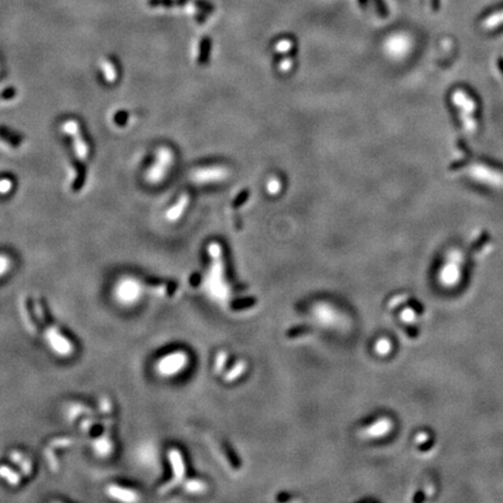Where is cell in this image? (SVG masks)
<instances>
[{
    "label": "cell",
    "instance_id": "1",
    "mask_svg": "<svg viewBox=\"0 0 503 503\" xmlns=\"http://www.w3.org/2000/svg\"><path fill=\"white\" fill-rule=\"evenodd\" d=\"M34 309L40 322L42 323V325H43L45 333L48 334V340L50 344H52L54 350L57 351L61 355L69 354L71 350H73V346H71V344L68 339L63 337V334L60 332V330H58L56 326L48 319L47 318L48 316L45 317L43 305L41 304V302L39 300H35Z\"/></svg>",
    "mask_w": 503,
    "mask_h": 503
},
{
    "label": "cell",
    "instance_id": "2",
    "mask_svg": "<svg viewBox=\"0 0 503 503\" xmlns=\"http://www.w3.org/2000/svg\"><path fill=\"white\" fill-rule=\"evenodd\" d=\"M464 257L459 250H452L448 253L444 265L439 271V282L444 287H455L459 284L463 275Z\"/></svg>",
    "mask_w": 503,
    "mask_h": 503
},
{
    "label": "cell",
    "instance_id": "3",
    "mask_svg": "<svg viewBox=\"0 0 503 503\" xmlns=\"http://www.w3.org/2000/svg\"><path fill=\"white\" fill-rule=\"evenodd\" d=\"M453 104L460 110V119L463 121L465 129L468 133H473L476 129V120L474 113L476 111V104L467 94L464 91L456 90L452 96Z\"/></svg>",
    "mask_w": 503,
    "mask_h": 503
},
{
    "label": "cell",
    "instance_id": "4",
    "mask_svg": "<svg viewBox=\"0 0 503 503\" xmlns=\"http://www.w3.org/2000/svg\"><path fill=\"white\" fill-rule=\"evenodd\" d=\"M466 173L473 179L492 188H503V174L485 165H473L467 168Z\"/></svg>",
    "mask_w": 503,
    "mask_h": 503
},
{
    "label": "cell",
    "instance_id": "5",
    "mask_svg": "<svg viewBox=\"0 0 503 503\" xmlns=\"http://www.w3.org/2000/svg\"><path fill=\"white\" fill-rule=\"evenodd\" d=\"M171 162H173V154H171L169 148L162 147V148L157 150L156 162H155L154 166L149 169L148 174H147V179L152 183L160 182L163 178V176L166 175L168 168H169L171 165Z\"/></svg>",
    "mask_w": 503,
    "mask_h": 503
},
{
    "label": "cell",
    "instance_id": "6",
    "mask_svg": "<svg viewBox=\"0 0 503 503\" xmlns=\"http://www.w3.org/2000/svg\"><path fill=\"white\" fill-rule=\"evenodd\" d=\"M62 128L63 131L73 138L75 150H76L77 156L81 158V160H85L89 150H87L86 142L83 140V138L81 135V129H79L78 124L75 120H68L63 124Z\"/></svg>",
    "mask_w": 503,
    "mask_h": 503
},
{
    "label": "cell",
    "instance_id": "7",
    "mask_svg": "<svg viewBox=\"0 0 503 503\" xmlns=\"http://www.w3.org/2000/svg\"><path fill=\"white\" fill-rule=\"evenodd\" d=\"M187 362V355L181 352H176L170 355H167L158 363V371L163 375H173L176 372L182 370Z\"/></svg>",
    "mask_w": 503,
    "mask_h": 503
},
{
    "label": "cell",
    "instance_id": "8",
    "mask_svg": "<svg viewBox=\"0 0 503 503\" xmlns=\"http://www.w3.org/2000/svg\"><path fill=\"white\" fill-rule=\"evenodd\" d=\"M169 458H170L171 465H173V469H174V479L170 480L167 485L163 486V487L160 489L161 494L167 492V490H170L173 487H175V486L183 479L184 472H186V469H184L182 455L178 451L171 450L170 453H169Z\"/></svg>",
    "mask_w": 503,
    "mask_h": 503
},
{
    "label": "cell",
    "instance_id": "9",
    "mask_svg": "<svg viewBox=\"0 0 503 503\" xmlns=\"http://www.w3.org/2000/svg\"><path fill=\"white\" fill-rule=\"evenodd\" d=\"M503 25V10L495 12L488 15L482 22V27L485 29H496Z\"/></svg>",
    "mask_w": 503,
    "mask_h": 503
},
{
    "label": "cell",
    "instance_id": "10",
    "mask_svg": "<svg viewBox=\"0 0 503 503\" xmlns=\"http://www.w3.org/2000/svg\"><path fill=\"white\" fill-rule=\"evenodd\" d=\"M108 493H110L113 497H117V498H118V500L126 501V502L135 501L136 498H138L135 496V494H134L133 492H131V490H127V489H124V488H119V487H111V488H108Z\"/></svg>",
    "mask_w": 503,
    "mask_h": 503
},
{
    "label": "cell",
    "instance_id": "11",
    "mask_svg": "<svg viewBox=\"0 0 503 503\" xmlns=\"http://www.w3.org/2000/svg\"><path fill=\"white\" fill-rule=\"evenodd\" d=\"M389 427H391V422L383 418L382 421L376 422L374 425H371L370 427H368L367 433L370 436H374V437H376V436H381V435L383 436V435L387 433L389 430H391Z\"/></svg>",
    "mask_w": 503,
    "mask_h": 503
},
{
    "label": "cell",
    "instance_id": "12",
    "mask_svg": "<svg viewBox=\"0 0 503 503\" xmlns=\"http://www.w3.org/2000/svg\"><path fill=\"white\" fill-rule=\"evenodd\" d=\"M187 203H188V197L183 196L182 198L179 199V202L176 204L173 209H170V211L167 213L168 219H170V220L177 219V218L182 215V212H183L184 208H186Z\"/></svg>",
    "mask_w": 503,
    "mask_h": 503
},
{
    "label": "cell",
    "instance_id": "13",
    "mask_svg": "<svg viewBox=\"0 0 503 503\" xmlns=\"http://www.w3.org/2000/svg\"><path fill=\"white\" fill-rule=\"evenodd\" d=\"M102 69L104 71V77L107 82H115L117 78V71L115 69L113 63L108 60L102 62Z\"/></svg>",
    "mask_w": 503,
    "mask_h": 503
},
{
    "label": "cell",
    "instance_id": "14",
    "mask_svg": "<svg viewBox=\"0 0 503 503\" xmlns=\"http://www.w3.org/2000/svg\"><path fill=\"white\" fill-rule=\"evenodd\" d=\"M0 475H2L3 477H5V479L8 482H11L12 485H16L20 481V477L16 475L11 468H8L6 466L0 467Z\"/></svg>",
    "mask_w": 503,
    "mask_h": 503
},
{
    "label": "cell",
    "instance_id": "15",
    "mask_svg": "<svg viewBox=\"0 0 503 503\" xmlns=\"http://www.w3.org/2000/svg\"><path fill=\"white\" fill-rule=\"evenodd\" d=\"M392 349V345H391V342H389L387 339H382V340H380L379 342L376 344V351L379 352V353H382V354H387L389 351H391Z\"/></svg>",
    "mask_w": 503,
    "mask_h": 503
},
{
    "label": "cell",
    "instance_id": "16",
    "mask_svg": "<svg viewBox=\"0 0 503 503\" xmlns=\"http://www.w3.org/2000/svg\"><path fill=\"white\" fill-rule=\"evenodd\" d=\"M13 188V182L10 178H2L0 179V194H7Z\"/></svg>",
    "mask_w": 503,
    "mask_h": 503
},
{
    "label": "cell",
    "instance_id": "17",
    "mask_svg": "<svg viewBox=\"0 0 503 503\" xmlns=\"http://www.w3.org/2000/svg\"><path fill=\"white\" fill-rule=\"evenodd\" d=\"M415 318H416V313H415V311L411 309H406L404 310L403 313H402V319L404 322H408V323L414 322Z\"/></svg>",
    "mask_w": 503,
    "mask_h": 503
},
{
    "label": "cell",
    "instance_id": "18",
    "mask_svg": "<svg viewBox=\"0 0 503 503\" xmlns=\"http://www.w3.org/2000/svg\"><path fill=\"white\" fill-rule=\"evenodd\" d=\"M8 266H10V261H8V259L6 257H3V255H0V275L4 274V272L7 270Z\"/></svg>",
    "mask_w": 503,
    "mask_h": 503
}]
</instances>
